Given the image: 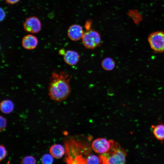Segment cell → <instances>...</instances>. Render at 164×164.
<instances>
[{"label": "cell", "instance_id": "9", "mask_svg": "<svg viewBox=\"0 0 164 164\" xmlns=\"http://www.w3.org/2000/svg\"><path fill=\"white\" fill-rule=\"evenodd\" d=\"M38 44V40L35 36L28 34L24 36L22 40V45L25 49L32 50L34 49Z\"/></svg>", "mask_w": 164, "mask_h": 164}, {"label": "cell", "instance_id": "10", "mask_svg": "<svg viewBox=\"0 0 164 164\" xmlns=\"http://www.w3.org/2000/svg\"><path fill=\"white\" fill-rule=\"evenodd\" d=\"M80 56L77 52L72 50L66 51L63 55L64 62L67 64L73 66L76 64L79 61Z\"/></svg>", "mask_w": 164, "mask_h": 164}, {"label": "cell", "instance_id": "8", "mask_svg": "<svg viewBox=\"0 0 164 164\" xmlns=\"http://www.w3.org/2000/svg\"><path fill=\"white\" fill-rule=\"evenodd\" d=\"M84 32L82 27L77 24L72 25L69 28L67 35L72 40L77 41L82 39Z\"/></svg>", "mask_w": 164, "mask_h": 164}, {"label": "cell", "instance_id": "21", "mask_svg": "<svg viewBox=\"0 0 164 164\" xmlns=\"http://www.w3.org/2000/svg\"><path fill=\"white\" fill-rule=\"evenodd\" d=\"M20 0H5L6 3L9 4L13 5L18 3Z\"/></svg>", "mask_w": 164, "mask_h": 164}, {"label": "cell", "instance_id": "22", "mask_svg": "<svg viewBox=\"0 0 164 164\" xmlns=\"http://www.w3.org/2000/svg\"><path fill=\"white\" fill-rule=\"evenodd\" d=\"M91 25V22L90 21H88L86 24L85 25V28L87 31L89 30L90 29V27Z\"/></svg>", "mask_w": 164, "mask_h": 164}, {"label": "cell", "instance_id": "13", "mask_svg": "<svg viewBox=\"0 0 164 164\" xmlns=\"http://www.w3.org/2000/svg\"><path fill=\"white\" fill-rule=\"evenodd\" d=\"M14 108L13 103L10 100H4L0 103V110L3 113L7 114L10 113L13 111Z\"/></svg>", "mask_w": 164, "mask_h": 164}, {"label": "cell", "instance_id": "17", "mask_svg": "<svg viewBox=\"0 0 164 164\" xmlns=\"http://www.w3.org/2000/svg\"><path fill=\"white\" fill-rule=\"evenodd\" d=\"M100 163L99 157L91 154L89 155L87 158L88 164H99Z\"/></svg>", "mask_w": 164, "mask_h": 164}, {"label": "cell", "instance_id": "23", "mask_svg": "<svg viewBox=\"0 0 164 164\" xmlns=\"http://www.w3.org/2000/svg\"><path fill=\"white\" fill-rule=\"evenodd\" d=\"M65 52L66 51L65 50L63 49H60L59 51V53L60 55H63L64 54Z\"/></svg>", "mask_w": 164, "mask_h": 164}, {"label": "cell", "instance_id": "20", "mask_svg": "<svg viewBox=\"0 0 164 164\" xmlns=\"http://www.w3.org/2000/svg\"><path fill=\"white\" fill-rule=\"evenodd\" d=\"M5 13L4 9L1 8H0V21H3L5 16Z\"/></svg>", "mask_w": 164, "mask_h": 164}, {"label": "cell", "instance_id": "11", "mask_svg": "<svg viewBox=\"0 0 164 164\" xmlns=\"http://www.w3.org/2000/svg\"><path fill=\"white\" fill-rule=\"evenodd\" d=\"M50 154L53 157L59 159L61 158L65 153V150L63 146L60 144L52 145L50 149Z\"/></svg>", "mask_w": 164, "mask_h": 164}, {"label": "cell", "instance_id": "1", "mask_svg": "<svg viewBox=\"0 0 164 164\" xmlns=\"http://www.w3.org/2000/svg\"><path fill=\"white\" fill-rule=\"evenodd\" d=\"M71 77L65 71H53L48 88L49 95L51 99L60 102L67 98L71 90L69 81Z\"/></svg>", "mask_w": 164, "mask_h": 164}, {"label": "cell", "instance_id": "6", "mask_svg": "<svg viewBox=\"0 0 164 164\" xmlns=\"http://www.w3.org/2000/svg\"><path fill=\"white\" fill-rule=\"evenodd\" d=\"M23 27L26 32L32 33H37L41 28V23L38 18L32 16L28 18L25 21Z\"/></svg>", "mask_w": 164, "mask_h": 164}, {"label": "cell", "instance_id": "19", "mask_svg": "<svg viewBox=\"0 0 164 164\" xmlns=\"http://www.w3.org/2000/svg\"><path fill=\"white\" fill-rule=\"evenodd\" d=\"M0 131H3L6 128L7 125V121L6 119L3 116H0Z\"/></svg>", "mask_w": 164, "mask_h": 164}, {"label": "cell", "instance_id": "5", "mask_svg": "<svg viewBox=\"0 0 164 164\" xmlns=\"http://www.w3.org/2000/svg\"><path fill=\"white\" fill-rule=\"evenodd\" d=\"M84 47L88 49H93L99 46L101 44V38L97 31L90 30L84 33L82 38Z\"/></svg>", "mask_w": 164, "mask_h": 164}, {"label": "cell", "instance_id": "7", "mask_svg": "<svg viewBox=\"0 0 164 164\" xmlns=\"http://www.w3.org/2000/svg\"><path fill=\"white\" fill-rule=\"evenodd\" d=\"M110 140L100 138L93 141L91 144L93 150L96 153L102 154L107 152L110 147Z\"/></svg>", "mask_w": 164, "mask_h": 164}, {"label": "cell", "instance_id": "3", "mask_svg": "<svg viewBox=\"0 0 164 164\" xmlns=\"http://www.w3.org/2000/svg\"><path fill=\"white\" fill-rule=\"evenodd\" d=\"M110 146L106 152L99 155L100 164H125L127 152L117 142L110 140Z\"/></svg>", "mask_w": 164, "mask_h": 164}, {"label": "cell", "instance_id": "2", "mask_svg": "<svg viewBox=\"0 0 164 164\" xmlns=\"http://www.w3.org/2000/svg\"><path fill=\"white\" fill-rule=\"evenodd\" d=\"M64 144L67 164H88L87 158L91 154L88 147L72 139L66 140Z\"/></svg>", "mask_w": 164, "mask_h": 164}, {"label": "cell", "instance_id": "16", "mask_svg": "<svg viewBox=\"0 0 164 164\" xmlns=\"http://www.w3.org/2000/svg\"><path fill=\"white\" fill-rule=\"evenodd\" d=\"M36 159L32 156H27L24 157L22 160L21 164H36Z\"/></svg>", "mask_w": 164, "mask_h": 164}, {"label": "cell", "instance_id": "4", "mask_svg": "<svg viewBox=\"0 0 164 164\" xmlns=\"http://www.w3.org/2000/svg\"><path fill=\"white\" fill-rule=\"evenodd\" d=\"M148 41L151 49L156 53L164 52V32L157 31L150 34Z\"/></svg>", "mask_w": 164, "mask_h": 164}, {"label": "cell", "instance_id": "15", "mask_svg": "<svg viewBox=\"0 0 164 164\" xmlns=\"http://www.w3.org/2000/svg\"><path fill=\"white\" fill-rule=\"evenodd\" d=\"M53 161V157L51 154H48L44 155L41 159L42 164H52Z\"/></svg>", "mask_w": 164, "mask_h": 164}, {"label": "cell", "instance_id": "18", "mask_svg": "<svg viewBox=\"0 0 164 164\" xmlns=\"http://www.w3.org/2000/svg\"><path fill=\"white\" fill-rule=\"evenodd\" d=\"M0 160L1 161L7 155V152L5 147L2 145L0 146Z\"/></svg>", "mask_w": 164, "mask_h": 164}, {"label": "cell", "instance_id": "12", "mask_svg": "<svg viewBox=\"0 0 164 164\" xmlns=\"http://www.w3.org/2000/svg\"><path fill=\"white\" fill-rule=\"evenodd\" d=\"M153 134L158 140L162 142L164 140V124H160L151 126Z\"/></svg>", "mask_w": 164, "mask_h": 164}, {"label": "cell", "instance_id": "14", "mask_svg": "<svg viewBox=\"0 0 164 164\" xmlns=\"http://www.w3.org/2000/svg\"><path fill=\"white\" fill-rule=\"evenodd\" d=\"M101 66L104 70L107 71H111L114 68L115 63L114 61L111 58L107 57L102 60Z\"/></svg>", "mask_w": 164, "mask_h": 164}]
</instances>
